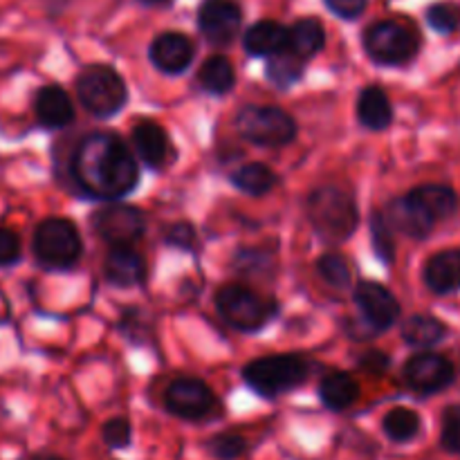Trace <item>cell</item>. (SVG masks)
<instances>
[{
  "label": "cell",
  "mask_w": 460,
  "mask_h": 460,
  "mask_svg": "<svg viewBox=\"0 0 460 460\" xmlns=\"http://www.w3.org/2000/svg\"><path fill=\"white\" fill-rule=\"evenodd\" d=\"M36 119L45 128H66L75 119L70 94L61 85H43L34 99Z\"/></svg>",
  "instance_id": "17"
},
{
  "label": "cell",
  "mask_w": 460,
  "mask_h": 460,
  "mask_svg": "<svg viewBox=\"0 0 460 460\" xmlns=\"http://www.w3.org/2000/svg\"><path fill=\"white\" fill-rule=\"evenodd\" d=\"M151 61L164 75H180L193 61V43L184 34L166 31L151 43Z\"/></svg>",
  "instance_id": "14"
},
{
  "label": "cell",
  "mask_w": 460,
  "mask_h": 460,
  "mask_svg": "<svg viewBox=\"0 0 460 460\" xmlns=\"http://www.w3.org/2000/svg\"><path fill=\"white\" fill-rule=\"evenodd\" d=\"M166 411L182 420H205L218 407L214 391L196 377H178L164 394Z\"/></svg>",
  "instance_id": "9"
},
{
  "label": "cell",
  "mask_w": 460,
  "mask_h": 460,
  "mask_svg": "<svg viewBox=\"0 0 460 460\" xmlns=\"http://www.w3.org/2000/svg\"><path fill=\"white\" fill-rule=\"evenodd\" d=\"M319 398L332 411H344L359 398V385L349 373H331L319 385Z\"/></svg>",
  "instance_id": "22"
},
{
  "label": "cell",
  "mask_w": 460,
  "mask_h": 460,
  "mask_svg": "<svg viewBox=\"0 0 460 460\" xmlns=\"http://www.w3.org/2000/svg\"><path fill=\"white\" fill-rule=\"evenodd\" d=\"M323 43H326V31L317 18L296 21L292 30H288V49L304 61L322 52Z\"/></svg>",
  "instance_id": "23"
},
{
  "label": "cell",
  "mask_w": 460,
  "mask_h": 460,
  "mask_svg": "<svg viewBox=\"0 0 460 460\" xmlns=\"http://www.w3.org/2000/svg\"><path fill=\"white\" fill-rule=\"evenodd\" d=\"M359 368L371 373V376H380V373H385L389 368V358L382 350H368V353H364L359 358Z\"/></svg>",
  "instance_id": "38"
},
{
  "label": "cell",
  "mask_w": 460,
  "mask_h": 460,
  "mask_svg": "<svg viewBox=\"0 0 460 460\" xmlns=\"http://www.w3.org/2000/svg\"><path fill=\"white\" fill-rule=\"evenodd\" d=\"M310 376V367L301 355H270L254 359L243 368V377L250 389L263 398H277L304 385Z\"/></svg>",
  "instance_id": "3"
},
{
  "label": "cell",
  "mask_w": 460,
  "mask_h": 460,
  "mask_svg": "<svg viewBox=\"0 0 460 460\" xmlns=\"http://www.w3.org/2000/svg\"><path fill=\"white\" fill-rule=\"evenodd\" d=\"M308 220L326 243H344L353 236L359 223V209L353 196L340 187H319L305 200Z\"/></svg>",
  "instance_id": "2"
},
{
  "label": "cell",
  "mask_w": 460,
  "mask_h": 460,
  "mask_svg": "<svg viewBox=\"0 0 460 460\" xmlns=\"http://www.w3.org/2000/svg\"><path fill=\"white\" fill-rule=\"evenodd\" d=\"M420 416L409 407H395L382 420V429H385L386 438L394 443L404 445L411 443L418 434H420Z\"/></svg>",
  "instance_id": "28"
},
{
  "label": "cell",
  "mask_w": 460,
  "mask_h": 460,
  "mask_svg": "<svg viewBox=\"0 0 460 460\" xmlns=\"http://www.w3.org/2000/svg\"><path fill=\"white\" fill-rule=\"evenodd\" d=\"M358 117L368 130L389 128V124L394 121V106H391L385 90L377 88V85L364 88L358 99Z\"/></svg>",
  "instance_id": "21"
},
{
  "label": "cell",
  "mask_w": 460,
  "mask_h": 460,
  "mask_svg": "<svg viewBox=\"0 0 460 460\" xmlns=\"http://www.w3.org/2000/svg\"><path fill=\"white\" fill-rule=\"evenodd\" d=\"M440 445L449 454H460V404H454L445 411L443 429H440Z\"/></svg>",
  "instance_id": "35"
},
{
  "label": "cell",
  "mask_w": 460,
  "mask_h": 460,
  "mask_svg": "<svg viewBox=\"0 0 460 460\" xmlns=\"http://www.w3.org/2000/svg\"><path fill=\"white\" fill-rule=\"evenodd\" d=\"M232 184L238 189V191L259 198V196H265V193H270L274 187H277V173H274L270 166L254 162V164H245L238 171H234Z\"/></svg>",
  "instance_id": "26"
},
{
  "label": "cell",
  "mask_w": 460,
  "mask_h": 460,
  "mask_svg": "<svg viewBox=\"0 0 460 460\" xmlns=\"http://www.w3.org/2000/svg\"><path fill=\"white\" fill-rule=\"evenodd\" d=\"M103 277L115 288L139 286L146 277V263L130 247H112L103 261Z\"/></svg>",
  "instance_id": "16"
},
{
  "label": "cell",
  "mask_w": 460,
  "mask_h": 460,
  "mask_svg": "<svg viewBox=\"0 0 460 460\" xmlns=\"http://www.w3.org/2000/svg\"><path fill=\"white\" fill-rule=\"evenodd\" d=\"M243 45L252 57H274L288 49V30L277 21H259L247 30Z\"/></svg>",
  "instance_id": "20"
},
{
  "label": "cell",
  "mask_w": 460,
  "mask_h": 460,
  "mask_svg": "<svg viewBox=\"0 0 460 460\" xmlns=\"http://www.w3.org/2000/svg\"><path fill=\"white\" fill-rule=\"evenodd\" d=\"M34 256L48 270H70L81 259L84 243L75 223L66 218H48L34 232Z\"/></svg>",
  "instance_id": "5"
},
{
  "label": "cell",
  "mask_w": 460,
  "mask_h": 460,
  "mask_svg": "<svg viewBox=\"0 0 460 460\" xmlns=\"http://www.w3.org/2000/svg\"><path fill=\"white\" fill-rule=\"evenodd\" d=\"M332 13L341 18H358L367 7V0H326Z\"/></svg>",
  "instance_id": "39"
},
{
  "label": "cell",
  "mask_w": 460,
  "mask_h": 460,
  "mask_svg": "<svg viewBox=\"0 0 460 460\" xmlns=\"http://www.w3.org/2000/svg\"><path fill=\"white\" fill-rule=\"evenodd\" d=\"M409 196L416 202H420L422 209L431 216L434 220H443L454 216L458 207L456 191L445 184H422V187L409 191Z\"/></svg>",
  "instance_id": "24"
},
{
  "label": "cell",
  "mask_w": 460,
  "mask_h": 460,
  "mask_svg": "<svg viewBox=\"0 0 460 460\" xmlns=\"http://www.w3.org/2000/svg\"><path fill=\"white\" fill-rule=\"evenodd\" d=\"M304 58L292 54L290 49H283V52L270 57L265 76H268L274 85L286 90L301 79V75H304Z\"/></svg>",
  "instance_id": "29"
},
{
  "label": "cell",
  "mask_w": 460,
  "mask_h": 460,
  "mask_svg": "<svg viewBox=\"0 0 460 460\" xmlns=\"http://www.w3.org/2000/svg\"><path fill=\"white\" fill-rule=\"evenodd\" d=\"M133 144L142 162L151 169H162L169 162L171 142L166 130L151 119H144L135 124Z\"/></svg>",
  "instance_id": "18"
},
{
  "label": "cell",
  "mask_w": 460,
  "mask_h": 460,
  "mask_svg": "<svg viewBox=\"0 0 460 460\" xmlns=\"http://www.w3.org/2000/svg\"><path fill=\"white\" fill-rule=\"evenodd\" d=\"M72 175L81 191L99 200L124 198L139 182L133 153L112 133H93L81 139L72 155Z\"/></svg>",
  "instance_id": "1"
},
{
  "label": "cell",
  "mask_w": 460,
  "mask_h": 460,
  "mask_svg": "<svg viewBox=\"0 0 460 460\" xmlns=\"http://www.w3.org/2000/svg\"><path fill=\"white\" fill-rule=\"evenodd\" d=\"M355 304L373 331H386L400 319L398 299L376 281H364L355 288Z\"/></svg>",
  "instance_id": "12"
},
{
  "label": "cell",
  "mask_w": 460,
  "mask_h": 460,
  "mask_svg": "<svg viewBox=\"0 0 460 460\" xmlns=\"http://www.w3.org/2000/svg\"><path fill=\"white\" fill-rule=\"evenodd\" d=\"M456 377L454 364L438 353H420L404 364V380L422 395L447 389Z\"/></svg>",
  "instance_id": "11"
},
{
  "label": "cell",
  "mask_w": 460,
  "mask_h": 460,
  "mask_svg": "<svg viewBox=\"0 0 460 460\" xmlns=\"http://www.w3.org/2000/svg\"><path fill=\"white\" fill-rule=\"evenodd\" d=\"M364 48L373 61L382 66H402L418 52V36L409 27L394 21H382L368 27Z\"/></svg>",
  "instance_id": "8"
},
{
  "label": "cell",
  "mask_w": 460,
  "mask_h": 460,
  "mask_svg": "<svg viewBox=\"0 0 460 460\" xmlns=\"http://www.w3.org/2000/svg\"><path fill=\"white\" fill-rule=\"evenodd\" d=\"M385 216L389 220L391 229H398L400 234L411 238H427L436 225V220L422 209L420 202L413 200L409 193L404 198H398V200H391Z\"/></svg>",
  "instance_id": "15"
},
{
  "label": "cell",
  "mask_w": 460,
  "mask_h": 460,
  "mask_svg": "<svg viewBox=\"0 0 460 460\" xmlns=\"http://www.w3.org/2000/svg\"><path fill=\"white\" fill-rule=\"evenodd\" d=\"M445 332H447V328L429 314H413L402 326L404 341L409 346H416V349H429V346L438 344Z\"/></svg>",
  "instance_id": "27"
},
{
  "label": "cell",
  "mask_w": 460,
  "mask_h": 460,
  "mask_svg": "<svg viewBox=\"0 0 460 460\" xmlns=\"http://www.w3.org/2000/svg\"><path fill=\"white\" fill-rule=\"evenodd\" d=\"M102 440L111 449H126L133 440V429L126 418H112L102 427Z\"/></svg>",
  "instance_id": "34"
},
{
  "label": "cell",
  "mask_w": 460,
  "mask_h": 460,
  "mask_svg": "<svg viewBox=\"0 0 460 460\" xmlns=\"http://www.w3.org/2000/svg\"><path fill=\"white\" fill-rule=\"evenodd\" d=\"M30 460H66V458L57 456V454H36V456H31Z\"/></svg>",
  "instance_id": "40"
},
{
  "label": "cell",
  "mask_w": 460,
  "mask_h": 460,
  "mask_svg": "<svg viewBox=\"0 0 460 460\" xmlns=\"http://www.w3.org/2000/svg\"><path fill=\"white\" fill-rule=\"evenodd\" d=\"M216 308L227 326L243 332H254L268 326L277 314V304L245 286H223L216 292Z\"/></svg>",
  "instance_id": "4"
},
{
  "label": "cell",
  "mask_w": 460,
  "mask_h": 460,
  "mask_svg": "<svg viewBox=\"0 0 460 460\" xmlns=\"http://www.w3.org/2000/svg\"><path fill=\"white\" fill-rule=\"evenodd\" d=\"M238 135L256 146H286L296 137V121L277 106H245L234 119Z\"/></svg>",
  "instance_id": "7"
},
{
  "label": "cell",
  "mask_w": 460,
  "mask_h": 460,
  "mask_svg": "<svg viewBox=\"0 0 460 460\" xmlns=\"http://www.w3.org/2000/svg\"><path fill=\"white\" fill-rule=\"evenodd\" d=\"M207 449L216 460H238L247 452V440L238 434H218L209 438Z\"/></svg>",
  "instance_id": "32"
},
{
  "label": "cell",
  "mask_w": 460,
  "mask_h": 460,
  "mask_svg": "<svg viewBox=\"0 0 460 460\" xmlns=\"http://www.w3.org/2000/svg\"><path fill=\"white\" fill-rule=\"evenodd\" d=\"M200 31L214 45H229L241 30V7L232 0H207L200 7Z\"/></svg>",
  "instance_id": "13"
},
{
  "label": "cell",
  "mask_w": 460,
  "mask_h": 460,
  "mask_svg": "<svg viewBox=\"0 0 460 460\" xmlns=\"http://www.w3.org/2000/svg\"><path fill=\"white\" fill-rule=\"evenodd\" d=\"M427 22L440 34H449L460 27V7L452 3H438L427 12Z\"/></svg>",
  "instance_id": "33"
},
{
  "label": "cell",
  "mask_w": 460,
  "mask_h": 460,
  "mask_svg": "<svg viewBox=\"0 0 460 460\" xmlns=\"http://www.w3.org/2000/svg\"><path fill=\"white\" fill-rule=\"evenodd\" d=\"M76 94L85 111L106 119L124 108L128 88L111 66H88L76 79Z\"/></svg>",
  "instance_id": "6"
},
{
  "label": "cell",
  "mask_w": 460,
  "mask_h": 460,
  "mask_svg": "<svg viewBox=\"0 0 460 460\" xmlns=\"http://www.w3.org/2000/svg\"><path fill=\"white\" fill-rule=\"evenodd\" d=\"M166 243L180 250H191L196 243V229L189 223H175L166 229Z\"/></svg>",
  "instance_id": "37"
},
{
  "label": "cell",
  "mask_w": 460,
  "mask_h": 460,
  "mask_svg": "<svg viewBox=\"0 0 460 460\" xmlns=\"http://www.w3.org/2000/svg\"><path fill=\"white\" fill-rule=\"evenodd\" d=\"M93 227L99 238L112 247H130L146 232V220L137 207L111 205L93 216Z\"/></svg>",
  "instance_id": "10"
},
{
  "label": "cell",
  "mask_w": 460,
  "mask_h": 460,
  "mask_svg": "<svg viewBox=\"0 0 460 460\" xmlns=\"http://www.w3.org/2000/svg\"><path fill=\"white\" fill-rule=\"evenodd\" d=\"M22 256L21 238L12 229L0 227V268H9V265L18 263Z\"/></svg>",
  "instance_id": "36"
},
{
  "label": "cell",
  "mask_w": 460,
  "mask_h": 460,
  "mask_svg": "<svg viewBox=\"0 0 460 460\" xmlns=\"http://www.w3.org/2000/svg\"><path fill=\"white\" fill-rule=\"evenodd\" d=\"M198 84L209 94H227L236 84V72H234L229 58L220 57V54L209 57L198 70Z\"/></svg>",
  "instance_id": "25"
},
{
  "label": "cell",
  "mask_w": 460,
  "mask_h": 460,
  "mask_svg": "<svg viewBox=\"0 0 460 460\" xmlns=\"http://www.w3.org/2000/svg\"><path fill=\"white\" fill-rule=\"evenodd\" d=\"M144 3H164V0H144Z\"/></svg>",
  "instance_id": "41"
},
{
  "label": "cell",
  "mask_w": 460,
  "mask_h": 460,
  "mask_svg": "<svg viewBox=\"0 0 460 460\" xmlns=\"http://www.w3.org/2000/svg\"><path fill=\"white\" fill-rule=\"evenodd\" d=\"M317 272H319V277H322L323 281L332 288H349L350 279H353V274H350V268H349V263H346L344 256L332 254V252L331 254H323L322 259L317 261Z\"/></svg>",
  "instance_id": "31"
},
{
  "label": "cell",
  "mask_w": 460,
  "mask_h": 460,
  "mask_svg": "<svg viewBox=\"0 0 460 460\" xmlns=\"http://www.w3.org/2000/svg\"><path fill=\"white\" fill-rule=\"evenodd\" d=\"M371 238H373V250L376 254L385 261L386 265H391L395 261V243H394V232H391V225L386 220V216L382 211H376L371 218Z\"/></svg>",
  "instance_id": "30"
},
{
  "label": "cell",
  "mask_w": 460,
  "mask_h": 460,
  "mask_svg": "<svg viewBox=\"0 0 460 460\" xmlns=\"http://www.w3.org/2000/svg\"><path fill=\"white\" fill-rule=\"evenodd\" d=\"M425 283L436 295L460 290V250H445L431 256L425 265Z\"/></svg>",
  "instance_id": "19"
}]
</instances>
